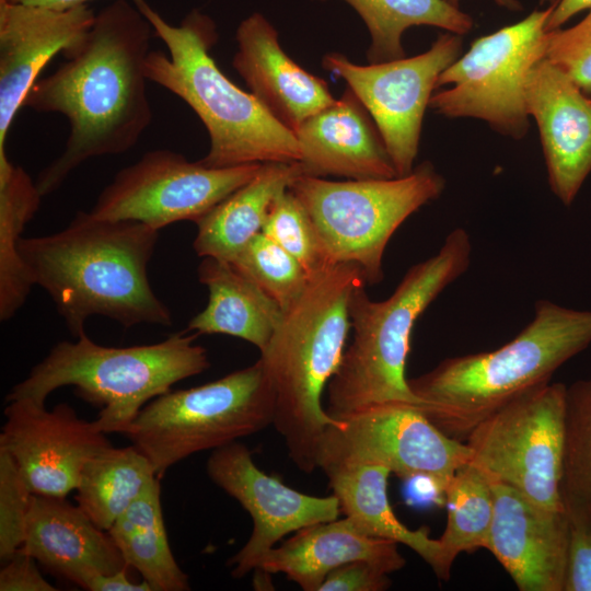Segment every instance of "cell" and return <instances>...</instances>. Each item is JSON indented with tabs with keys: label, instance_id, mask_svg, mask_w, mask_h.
<instances>
[{
	"label": "cell",
	"instance_id": "obj_1",
	"mask_svg": "<svg viewBox=\"0 0 591 591\" xmlns=\"http://www.w3.org/2000/svg\"><path fill=\"white\" fill-rule=\"evenodd\" d=\"M152 31L131 1L114 0L62 50L65 61L30 89L22 107L61 114L70 125L63 151L37 176L43 197L88 160L130 150L149 127Z\"/></svg>",
	"mask_w": 591,
	"mask_h": 591
},
{
	"label": "cell",
	"instance_id": "obj_2",
	"mask_svg": "<svg viewBox=\"0 0 591 591\" xmlns=\"http://www.w3.org/2000/svg\"><path fill=\"white\" fill-rule=\"evenodd\" d=\"M158 240L159 231L144 223L78 211L56 233L22 237L19 251L33 285L48 293L77 338L91 316L125 328L172 325L170 309L149 282Z\"/></svg>",
	"mask_w": 591,
	"mask_h": 591
},
{
	"label": "cell",
	"instance_id": "obj_3",
	"mask_svg": "<svg viewBox=\"0 0 591 591\" xmlns=\"http://www.w3.org/2000/svg\"><path fill=\"white\" fill-rule=\"evenodd\" d=\"M366 285L352 263L329 264L313 274L299 299L286 311L260 352L276 395L273 426L288 455L303 473L317 467L318 449L332 418L322 396L338 370L351 329L349 300Z\"/></svg>",
	"mask_w": 591,
	"mask_h": 591
},
{
	"label": "cell",
	"instance_id": "obj_4",
	"mask_svg": "<svg viewBox=\"0 0 591 591\" xmlns=\"http://www.w3.org/2000/svg\"><path fill=\"white\" fill-rule=\"evenodd\" d=\"M165 44L169 55L150 51L144 66L152 81L182 99L205 125L209 167L254 163H293L300 146L293 131L277 120L252 94L241 90L210 55L218 39L216 23L193 10L179 25L169 23L147 0H130Z\"/></svg>",
	"mask_w": 591,
	"mask_h": 591
},
{
	"label": "cell",
	"instance_id": "obj_5",
	"mask_svg": "<svg viewBox=\"0 0 591 591\" xmlns=\"http://www.w3.org/2000/svg\"><path fill=\"white\" fill-rule=\"evenodd\" d=\"M591 344V311L540 300L532 321L503 346L445 358L408 379L419 409L447 436L465 441L489 415L549 383L554 372Z\"/></svg>",
	"mask_w": 591,
	"mask_h": 591
},
{
	"label": "cell",
	"instance_id": "obj_6",
	"mask_svg": "<svg viewBox=\"0 0 591 591\" xmlns=\"http://www.w3.org/2000/svg\"><path fill=\"white\" fill-rule=\"evenodd\" d=\"M468 233L454 229L433 256L412 266L394 292L373 301L364 285L349 300L352 340L327 384L326 413L340 420L367 406L401 403L420 407L405 368L414 325L439 294L468 268Z\"/></svg>",
	"mask_w": 591,
	"mask_h": 591
},
{
	"label": "cell",
	"instance_id": "obj_7",
	"mask_svg": "<svg viewBox=\"0 0 591 591\" xmlns=\"http://www.w3.org/2000/svg\"><path fill=\"white\" fill-rule=\"evenodd\" d=\"M197 336L185 331L154 344L107 347L83 333L74 341L57 343L12 386L5 402L30 398L45 405L55 390L72 386L100 409L93 420L100 431L126 434L146 404L210 367L207 349L195 344Z\"/></svg>",
	"mask_w": 591,
	"mask_h": 591
},
{
	"label": "cell",
	"instance_id": "obj_8",
	"mask_svg": "<svg viewBox=\"0 0 591 591\" xmlns=\"http://www.w3.org/2000/svg\"><path fill=\"white\" fill-rule=\"evenodd\" d=\"M276 395L260 358L216 381L151 399L125 434L161 477L178 462L274 424Z\"/></svg>",
	"mask_w": 591,
	"mask_h": 591
},
{
	"label": "cell",
	"instance_id": "obj_9",
	"mask_svg": "<svg viewBox=\"0 0 591 591\" xmlns=\"http://www.w3.org/2000/svg\"><path fill=\"white\" fill-rule=\"evenodd\" d=\"M445 181L426 161L404 176L328 181L300 175L289 190L306 209L328 264H356L369 285L383 277L386 245L402 223L437 199Z\"/></svg>",
	"mask_w": 591,
	"mask_h": 591
},
{
	"label": "cell",
	"instance_id": "obj_10",
	"mask_svg": "<svg viewBox=\"0 0 591 591\" xmlns=\"http://www.w3.org/2000/svg\"><path fill=\"white\" fill-rule=\"evenodd\" d=\"M553 4L520 22L476 38L470 49L439 77L429 107L448 118L471 117L514 139L525 137L529 114L524 89L528 73L545 57L546 24Z\"/></svg>",
	"mask_w": 591,
	"mask_h": 591
},
{
	"label": "cell",
	"instance_id": "obj_11",
	"mask_svg": "<svg viewBox=\"0 0 591 591\" xmlns=\"http://www.w3.org/2000/svg\"><path fill=\"white\" fill-rule=\"evenodd\" d=\"M566 386L549 382L518 396L478 424L464 441L471 450L470 463L489 479L551 509H565L560 486Z\"/></svg>",
	"mask_w": 591,
	"mask_h": 591
},
{
	"label": "cell",
	"instance_id": "obj_12",
	"mask_svg": "<svg viewBox=\"0 0 591 591\" xmlns=\"http://www.w3.org/2000/svg\"><path fill=\"white\" fill-rule=\"evenodd\" d=\"M471 460L463 441L441 431L418 406L384 403L358 409L327 427L317 467L374 464L403 480L415 475L434 478L443 488Z\"/></svg>",
	"mask_w": 591,
	"mask_h": 591
},
{
	"label": "cell",
	"instance_id": "obj_13",
	"mask_svg": "<svg viewBox=\"0 0 591 591\" xmlns=\"http://www.w3.org/2000/svg\"><path fill=\"white\" fill-rule=\"evenodd\" d=\"M260 165L209 167L172 150L148 151L116 173L90 211L104 219L138 221L158 231L177 221L196 222L251 181Z\"/></svg>",
	"mask_w": 591,
	"mask_h": 591
},
{
	"label": "cell",
	"instance_id": "obj_14",
	"mask_svg": "<svg viewBox=\"0 0 591 591\" xmlns=\"http://www.w3.org/2000/svg\"><path fill=\"white\" fill-rule=\"evenodd\" d=\"M461 53V35L445 33L414 57L361 66L331 53L322 67L357 95L379 129L397 176H404L414 170L424 115L438 79Z\"/></svg>",
	"mask_w": 591,
	"mask_h": 591
},
{
	"label": "cell",
	"instance_id": "obj_15",
	"mask_svg": "<svg viewBox=\"0 0 591 591\" xmlns=\"http://www.w3.org/2000/svg\"><path fill=\"white\" fill-rule=\"evenodd\" d=\"M206 472L253 520L248 540L228 561L235 579L257 570L263 558L287 534L341 514L335 495L311 496L287 486L258 468L248 448L239 441L213 450Z\"/></svg>",
	"mask_w": 591,
	"mask_h": 591
},
{
	"label": "cell",
	"instance_id": "obj_16",
	"mask_svg": "<svg viewBox=\"0 0 591 591\" xmlns=\"http://www.w3.org/2000/svg\"><path fill=\"white\" fill-rule=\"evenodd\" d=\"M5 403L0 449L34 495L67 497L85 462L112 445L94 421L80 418L66 403L50 410L30 398Z\"/></svg>",
	"mask_w": 591,
	"mask_h": 591
},
{
	"label": "cell",
	"instance_id": "obj_17",
	"mask_svg": "<svg viewBox=\"0 0 591 591\" xmlns=\"http://www.w3.org/2000/svg\"><path fill=\"white\" fill-rule=\"evenodd\" d=\"M491 480V479H490ZM494 515L486 545L520 591H564L569 518L491 480Z\"/></svg>",
	"mask_w": 591,
	"mask_h": 591
},
{
	"label": "cell",
	"instance_id": "obj_18",
	"mask_svg": "<svg viewBox=\"0 0 591 591\" xmlns=\"http://www.w3.org/2000/svg\"><path fill=\"white\" fill-rule=\"evenodd\" d=\"M524 97L538 128L549 187L570 206L591 174V99L545 57L528 73Z\"/></svg>",
	"mask_w": 591,
	"mask_h": 591
},
{
	"label": "cell",
	"instance_id": "obj_19",
	"mask_svg": "<svg viewBox=\"0 0 591 591\" xmlns=\"http://www.w3.org/2000/svg\"><path fill=\"white\" fill-rule=\"evenodd\" d=\"M88 5L67 10L0 0V153L10 126L48 61L92 24Z\"/></svg>",
	"mask_w": 591,
	"mask_h": 591
},
{
	"label": "cell",
	"instance_id": "obj_20",
	"mask_svg": "<svg viewBox=\"0 0 591 591\" xmlns=\"http://www.w3.org/2000/svg\"><path fill=\"white\" fill-rule=\"evenodd\" d=\"M232 66L268 112L291 131L335 99L327 82L308 72L282 49L278 32L258 12L236 30Z\"/></svg>",
	"mask_w": 591,
	"mask_h": 591
},
{
	"label": "cell",
	"instance_id": "obj_21",
	"mask_svg": "<svg viewBox=\"0 0 591 591\" xmlns=\"http://www.w3.org/2000/svg\"><path fill=\"white\" fill-rule=\"evenodd\" d=\"M294 135L303 175L347 179L397 176L374 120L348 86L340 99L309 117Z\"/></svg>",
	"mask_w": 591,
	"mask_h": 591
},
{
	"label": "cell",
	"instance_id": "obj_22",
	"mask_svg": "<svg viewBox=\"0 0 591 591\" xmlns=\"http://www.w3.org/2000/svg\"><path fill=\"white\" fill-rule=\"evenodd\" d=\"M21 549L83 589L99 575L129 568L108 531L66 497L33 494Z\"/></svg>",
	"mask_w": 591,
	"mask_h": 591
},
{
	"label": "cell",
	"instance_id": "obj_23",
	"mask_svg": "<svg viewBox=\"0 0 591 591\" xmlns=\"http://www.w3.org/2000/svg\"><path fill=\"white\" fill-rule=\"evenodd\" d=\"M354 560L371 561L387 573L406 564L396 542L370 536L344 517L294 532L263 558L257 570L283 573L302 590L318 591L332 570Z\"/></svg>",
	"mask_w": 591,
	"mask_h": 591
},
{
	"label": "cell",
	"instance_id": "obj_24",
	"mask_svg": "<svg viewBox=\"0 0 591 591\" xmlns=\"http://www.w3.org/2000/svg\"><path fill=\"white\" fill-rule=\"evenodd\" d=\"M197 277L208 302L186 331L237 337L264 351L282 318L280 305L231 262L204 257Z\"/></svg>",
	"mask_w": 591,
	"mask_h": 591
},
{
	"label": "cell",
	"instance_id": "obj_25",
	"mask_svg": "<svg viewBox=\"0 0 591 591\" xmlns=\"http://www.w3.org/2000/svg\"><path fill=\"white\" fill-rule=\"evenodd\" d=\"M303 175L299 162L263 163L256 175L228 195L195 223L196 254L234 262L262 232L274 200Z\"/></svg>",
	"mask_w": 591,
	"mask_h": 591
},
{
	"label": "cell",
	"instance_id": "obj_26",
	"mask_svg": "<svg viewBox=\"0 0 591 591\" xmlns=\"http://www.w3.org/2000/svg\"><path fill=\"white\" fill-rule=\"evenodd\" d=\"M327 476L341 514L350 518L366 534L404 544L433 570L438 567L439 542L422 526L412 530L399 521L387 497L391 471L374 464L334 465L322 470Z\"/></svg>",
	"mask_w": 591,
	"mask_h": 591
},
{
	"label": "cell",
	"instance_id": "obj_27",
	"mask_svg": "<svg viewBox=\"0 0 591 591\" xmlns=\"http://www.w3.org/2000/svg\"><path fill=\"white\" fill-rule=\"evenodd\" d=\"M160 478L153 479L108 530L127 566L152 591H187L188 576L178 566L164 525Z\"/></svg>",
	"mask_w": 591,
	"mask_h": 591
},
{
	"label": "cell",
	"instance_id": "obj_28",
	"mask_svg": "<svg viewBox=\"0 0 591 591\" xmlns=\"http://www.w3.org/2000/svg\"><path fill=\"white\" fill-rule=\"evenodd\" d=\"M43 195L36 181L0 153V321L8 322L24 305L34 286L19 243L39 209Z\"/></svg>",
	"mask_w": 591,
	"mask_h": 591
},
{
	"label": "cell",
	"instance_id": "obj_29",
	"mask_svg": "<svg viewBox=\"0 0 591 591\" xmlns=\"http://www.w3.org/2000/svg\"><path fill=\"white\" fill-rule=\"evenodd\" d=\"M157 477L153 465L135 445H109L83 465L76 488L77 506L108 531Z\"/></svg>",
	"mask_w": 591,
	"mask_h": 591
},
{
	"label": "cell",
	"instance_id": "obj_30",
	"mask_svg": "<svg viewBox=\"0 0 591 591\" xmlns=\"http://www.w3.org/2000/svg\"><path fill=\"white\" fill-rule=\"evenodd\" d=\"M343 1L354 8L368 27L370 63L404 58L402 37L410 26L429 25L461 36L473 27L472 18L445 0Z\"/></svg>",
	"mask_w": 591,
	"mask_h": 591
},
{
	"label": "cell",
	"instance_id": "obj_31",
	"mask_svg": "<svg viewBox=\"0 0 591 591\" xmlns=\"http://www.w3.org/2000/svg\"><path fill=\"white\" fill-rule=\"evenodd\" d=\"M448 520L438 538V578L447 580L461 553L486 548L494 515L491 480L470 462L459 468L444 488Z\"/></svg>",
	"mask_w": 591,
	"mask_h": 591
},
{
	"label": "cell",
	"instance_id": "obj_32",
	"mask_svg": "<svg viewBox=\"0 0 591 591\" xmlns=\"http://www.w3.org/2000/svg\"><path fill=\"white\" fill-rule=\"evenodd\" d=\"M561 500L591 519V375L566 386Z\"/></svg>",
	"mask_w": 591,
	"mask_h": 591
},
{
	"label": "cell",
	"instance_id": "obj_33",
	"mask_svg": "<svg viewBox=\"0 0 591 591\" xmlns=\"http://www.w3.org/2000/svg\"><path fill=\"white\" fill-rule=\"evenodd\" d=\"M232 263L283 311L299 299L311 278L297 258L262 232Z\"/></svg>",
	"mask_w": 591,
	"mask_h": 591
},
{
	"label": "cell",
	"instance_id": "obj_34",
	"mask_svg": "<svg viewBox=\"0 0 591 591\" xmlns=\"http://www.w3.org/2000/svg\"><path fill=\"white\" fill-rule=\"evenodd\" d=\"M262 233L297 258L311 276L329 265L306 209L289 188L274 200Z\"/></svg>",
	"mask_w": 591,
	"mask_h": 591
},
{
	"label": "cell",
	"instance_id": "obj_35",
	"mask_svg": "<svg viewBox=\"0 0 591 591\" xmlns=\"http://www.w3.org/2000/svg\"><path fill=\"white\" fill-rule=\"evenodd\" d=\"M33 493L14 461L0 449V558L5 561L24 543Z\"/></svg>",
	"mask_w": 591,
	"mask_h": 591
},
{
	"label": "cell",
	"instance_id": "obj_36",
	"mask_svg": "<svg viewBox=\"0 0 591 591\" xmlns=\"http://www.w3.org/2000/svg\"><path fill=\"white\" fill-rule=\"evenodd\" d=\"M545 58L591 99V10L568 28L547 32Z\"/></svg>",
	"mask_w": 591,
	"mask_h": 591
},
{
	"label": "cell",
	"instance_id": "obj_37",
	"mask_svg": "<svg viewBox=\"0 0 591 591\" xmlns=\"http://www.w3.org/2000/svg\"><path fill=\"white\" fill-rule=\"evenodd\" d=\"M569 546L564 591H591V519L568 514Z\"/></svg>",
	"mask_w": 591,
	"mask_h": 591
},
{
	"label": "cell",
	"instance_id": "obj_38",
	"mask_svg": "<svg viewBox=\"0 0 591 591\" xmlns=\"http://www.w3.org/2000/svg\"><path fill=\"white\" fill-rule=\"evenodd\" d=\"M391 587L389 573L368 560H354L332 570L318 591H384Z\"/></svg>",
	"mask_w": 591,
	"mask_h": 591
},
{
	"label": "cell",
	"instance_id": "obj_39",
	"mask_svg": "<svg viewBox=\"0 0 591 591\" xmlns=\"http://www.w3.org/2000/svg\"><path fill=\"white\" fill-rule=\"evenodd\" d=\"M4 563L0 570L1 591H56L39 572L37 561L24 553L16 552Z\"/></svg>",
	"mask_w": 591,
	"mask_h": 591
},
{
	"label": "cell",
	"instance_id": "obj_40",
	"mask_svg": "<svg viewBox=\"0 0 591 591\" xmlns=\"http://www.w3.org/2000/svg\"><path fill=\"white\" fill-rule=\"evenodd\" d=\"M405 480L406 500L416 506L430 505L444 500L442 486L432 477L427 475L410 476Z\"/></svg>",
	"mask_w": 591,
	"mask_h": 591
},
{
	"label": "cell",
	"instance_id": "obj_41",
	"mask_svg": "<svg viewBox=\"0 0 591 591\" xmlns=\"http://www.w3.org/2000/svg\"><path fill=\"white\" fill-rule=\"evenodd\" d=\"M128 568L109 575H99L91 579L85 587L89 591H152L144 580L132 582L127 576Z\"/></svg>",
	"mask_w": 591,
	"mask_h": 591
},
{
	"label": "cell",
	"instance_id": "obj_42",
	"mask_svg": "<svg viewBox=\"0 0 591 591\" xmlns=\"http://www.w3.org/2000/svg\"><path fill=\"white\" fill-rule=\"evenodd\" d=\"M584 10H591V0H557L553 4L546 31L560 28L571 18Z\"/></svg>",
	"mask_w": 591,
	"mask_h": 591
},
{
	"label": "cell",
	"instance_id": "obj_43",
	"mask_svg": "<svg viewBox=\"0 0 591 591\" xmlns=\"http://www.w3.org/2000/svg\"><path fill=\"white\" fill-rule=\"evenodd\" d=\"M30 5L50 8L56 10H67L80 5H85L92 0H12Z\"/></svg>",
	"mask_w": 591,
	"mask_h": 591
},
{
	"label": "cell",
	"instance_id": "obj_44",
	"mask_svg": "<svg viewBox=\"0 0 591 591\" xmlns=\"http://www.w3.org/2000/svg\"><path fill=\"white\" fill-rule=\"evenodd\" d=\"M445 1L449 2L450 4L454 5V7L459 8L460 0H445ZM494 1L497 4H499L501 7H505V8L509 9V10H519V9H521V4L517 0H494Z\"/></svg>",
	"mask_w": 591,
	"mask_h": 591
},
{
	"label": "cell",
	"instance_id": "obj_45",
	"mask_svg": "<svg viewBox=\"0 0 591 591\" xmlns=\"http://www.w3.org/2000/svg\"><path fill=\"white\" fill-rule=\"evenodd\" d=\"M557 0H540V3L541 4H545V3H549V4H554Z\"/></svg>",
	"mask_w": 591,
	"mask_h": 591
}]
</instances>
